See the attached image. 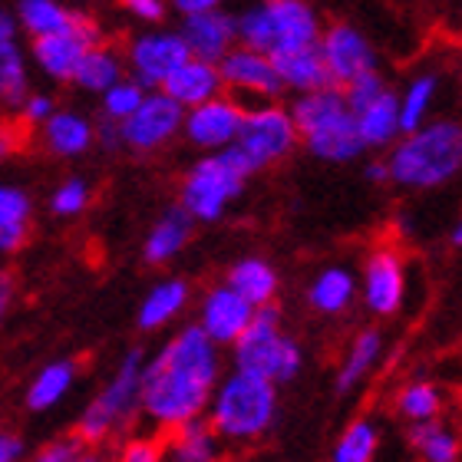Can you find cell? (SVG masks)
Listing matches in <instances>:
<instances>
[{"mask_svg": "<svg viewBox=\"0 0 462 462\" xmlns=\"http://www.w3.org/2000/svg\"><path fill=\"white\" fill-rule=\"evenodd\" d=\"M123 143L135 152H152L165 145L179 129H185V106L169 93H152L143 99L129 119H123Z\"/></svg>", "mask_w": 462, "mask_h": 462, "instance_id": "9", "label": "cell"}, {"mask_svg": "<svg viewBox=\"0 0 462 462\" xmlns=\"http://www.w3.org/2000/svg\"><path fill=\"white\" fill-rule=\"evenodd\" d=\"M291 113H294V123H298L308 152H314L318 159L350 162L366 149L364 139H360V129H356V116L340 87L300 93Z\"/></svg>", "mask_w": 462, "mask_h": 462, "instance_id": "4", "label": "cell"}, {"mask_svg": "<svg viewBox=\"0 0 462 462\" xmlns=\"http://www.w3.org/2000/svg\"><path fill=\"white\" fill-rule=\"evenodd\" d=\"M97 143V129L77 113H53L43 123V145L53 155H79Z\"/></svg>", "mask_w": 462, "mask_h": 462, "instance_id": "25", "label": "cell"}, {"mask_svg": "<svg viewBox=\"0 0 462 462\" xmlns=\"http://www.w3.org/2000/svg\"><path fill=\"white\" fill-rule=\"evenodd\" d=\"M182 37L189 40V47H192L195 57L218 63L228 50H235V40H238V20H231L228 14H218V10L185 14Z\"/></svg>", "mask_w": 462, "mask_h": 462, "instance_id": "17", "label": "cell"}, {"mask_svg": "<svg viewBox=\"0 0 462 462\" xmlns=\"http://www.w3.org/2000/svg\"><path fill=\"white\" fill-rule=\"evenodd\" d=\"M0 93L7 106H23L27 103V69L20 60V50L14 43V20L10 14H0Z\"/></svg>", "mask_w": 462, "mask_h": 462, "instance_id": "24", "label": "cell"}, {"mask_svg": "<svg viewBox=\"0 0 462 462\" xmlns=\"http://www.w3.org/2000/svg\"><path fill=\"white\" fill-rule=\"evenodd\" d=\"M396 410L403 420L410 423H423V420H439V410H443V393L436 383H426V380H413L406 383L396 396Z\"/></svg>", "mask_w": 462, "mask_h": 462, "instance_id": "35", "label": "cell"}, {"mask_svg": "<svg viewBox=\"0 0 462 462\" xmlns=\"http://www.w3.org/2000/svg\"><path fill=\"white\" fill-rule=\"evenodd\" d=\"M87 453V439L83 436H69V439H57V443L43 446L33 462H79Z\"/></svg>", "mask_w": 462, "mask_h": 462, "instance_id": "41", "label": "cell"}, {"mask_svg": "<svg viewBox=\"0 0 462 462\" xmlns=\"http://www.w3.org/2000/svg\"><path fill=\"white\" fill-rule=\"evenodd\" d=\"M344 93H346V103H350V109H354V116H356L360 109L370 106L380 93H386V87H383V79H380V73H376V69H370V73H364L360 79H354Z\"/></svg>", "mask_w": 462, "mask_h": 462, "instance_id": "40", "label": "cell"}, {"mask_svg": "<svg viewBox=\"0 0 462 462\" xmlns=\"http://www.w3.org/2000/svg\"><path fill=\"white\" fill-rule=\"evenodd\" d=\"M222 87H225V79H222L218 63L202 60V57H192L189 63H182V67L175 69L172 77L162 83L165 93L175 97L182 106H189V109L202 106V103L215 99L218 93H222Z\"/></svg>", "mask_w": 462, "mask_h": 462, "instance_id": "19", "label": "cell"}, {"mask_svg": "<svg viewBox=\"0 0 462 462\" xmlns=\"http://www.w3.org/2000/svg\"><path fill=\"white\" fill-rule=\"evenodd\" d=\"M89 202V189L83 179H69V182H63L53 192V199H50V208H53V215H60V218H69V215H79L83 208H87Z\"/></svg>", "mask_w": 462, "mask_h": 462, "instance_id": "39", "label": "cell"}, {"mask_svg": "<svg viewBox=\"0 0 462 462\" xmlns=\"http://www.w3.org/2000/svg\"><path fill=\"white\" fill-rule=\"evenodd\" d=\"M218 374H222V356L208 330L202 324L179 330L145 364L143 413L165 430L192 423L212 403Z\"/></svg>", "mask_w": 462, "mask_h": 462, "instance_id": "1", "label": "cell"}, {"mask_svg": "<svg viewBox=\"0 0 462 462\" xmlns=\"http://www.w3.org/2000/svg\"><path fill=\"white\" fill-rule=\"evenodd\" d=\"M79 462H103V459H99L97 453H83V459H79Z\"/></svg>", "mask_w": 462, "mask_h": 462, "instance_id": "49", "label": "cell"}, {"mask_svg": "<svg viewBox=\"0 0 462 462\" xmlns=\"http://www.w3.org/2000/svg\"><path fill=\"white\" fill-rule=\"evenodd\" d=\"M298 139H300V129L294 123V113L274 106V103L271 106L248 109L238 133L241 152L251 159L254 172L271 162H281L298 145Z\"/></svg>", "mask_w": 462, "mask_h": 462, "instance_id": "8", "label": "cell"}, {"mask_svg": "<svg viewBox=\"0 0 462 462\" xmlns=\"http://www.w3.org/2000/svg\"><path fill=\"white\" fill-rule=\"evenodd\" d=\"M17 17L30 37L67 33V30H77V23H79V14L63 10L57 0H20Z\"/></svg>", "mask_w": 462, "mask_h": 462, "instance_id": "29", "label": "cell"}, {"mask_svg": "<svg viewBox=\"0 0 462 462\" xmlns=\"http://www.w3.org/2000/svg\"><path fill=\"white\" fill-rule=\"evenodd\" d=\"M228 284L235 291H241L254 308H264L278 294V271L271 268L268 261L245 258L228 271Z\"/></svg>", "mask_w": 462, "mask_h": 462, "instance_id": "27", "label": "cell"}, {"mask_svg": "<svg viewBox=\"0 0 462 462\" xmlns=\"http://www.w3.org/2000/svg\"><path fill=\"white\" fill-rule=\"evenodd\" d=\"M264 7L271 14V23H274V40H278L274 50L314 47V43H320L324 30H320L314 10L304 0H264Z\"/></svg>", "mask_w": 462, "mask_h": 462, "instance_id": "20", "label": "cell"}, {"mask_svg": "<svg viewBox=\"0 0 462 462\" xmlns=\"http://www.w3.org/2000/svg\"><path fill=\"white\" fill-rule=\"evenodd\" d=\"M145 360L139 350H129L123 356L119 370L106 383V390L87 406V413L79 420V436L87 443H103L113 430L129 420L135 410H143V380H145Z\"/></svg>", "mask_w": 462, "mask_h": 462, "instance_id": "7", "label": "cell"}, {"mask_svg": "<svg viewBox=\"0 0 462 462\" xmlns=\"http://www.w3.org/2000/svg\"><path fill=\"white\" fill-rule=\"evenodd\" d=\"M23 459V439L4 433L0 436V462H20Z\"/></svg>", "mask_w": 462, "mask_h": 462, "instance_id": "45", "label": "cell"}, {"mask_svg": "<svg viewBox=\"0 0 462 462\" xmlns=\"http://www.w3.org/2000/svg\"><path fill=\"white\" fill-rule=\"evenodd\" d=\"M376 446H380L376 426L370 423V420H354V423L340 433L330 462H374Z\"/></svg>", "mask_w": 462, "mask_h": 462, "instance_id": "36", "label": "cell"}, {"mask_svg": "<svg viewBox=\"0 0 462 462\" xmlns=\"http://www.w3.org/2000/svg\"><path fill=\"white\" fill-rule=\"evenodd\" d=\"M380 354H383V334L374 328L360 330V334L354 337V344H350V350H346L344 364H340V370H337V393H350V390L374 370Z\"/></svg>", "mask_w": 462, "mask_h": 462, "instance_id": "26", "label": "cell"}, {"mask_svg": "<svg viewBox=\"0 0 462 462\" xmlns=\"http://www.w3.org/2000/svg\"><path fill=\"white\" fill-rule=\"evenodd\" d=\"M320 53L328 60L330 77L340 89H346L354 79H360L364 73H370L374 67V50L364 40L360 30H354L350 23H334L320 33Z\"/></svg>", "mask_w": 462, "mask_h": 462, "instance_id": "15", "label": "cell"}, {"mask_svg": "<svg viewBox=\"0 0 462 462\" xmlns=\"http://www.w3.org/2000/svg\"><path fill=\"white\" fill-rule=\"evenodd\" d=\"M366 179H370V182H386V179H393V175H390V162H370L366 165Z\"/></svg>", "mask_w": 462, "mask_h": 462, "instance_id": "47", "label": "cell"}, {"mask_svg": "<svg viewBox=\"0 0 462 462\" xmlns=\"http://www.w3.org/2000/svg\"><path fill=\"white\" fill-rule=\"evenodd\" d=\"M390 182L406 189H436L446 185L453 175L462 172V125L459 123H433L420 125L416 133H406L403 143L390 152Z\"/></svg>", "mask_w": 462, "mask_h": 462, "instance_id": "3", "label": "cell"}, {"mask_svg": "<svg viewBox=\"0 0 462 462\" xmlns=\"http://www.w3.org/2000/svg\"><path fill=\"white\" fill-rule=\"evenodd\" d=\"M162 459H165V446H159L155 439H129L119 449V459L116 462H162Z\"/></svg>", "mask_w": 462, "mask_h": 462, "instance_id": "42", "label": "cell"}, {"mask_svg": "<svg viewBox=\"0 0 462 462\" xmlns=\"http://www.w3.org/2000/svg\"><path fill=\"white\" fill-rule=\"evenodd\" d=\"M185 300H189V288H185V281L172 278V281H162V284H155L149 294H145L143 308H139V328L143 330H159L162 324L179 314L185 308Z\"/></svg>", "mask_w": 462, "mask_h": 462, "instance_id": "30", "label": "cell"}, {"mask_svg": "<svg viewBox=\"0 0 462 462\" xmlns=\"http://www.w3.org/2000/svg\"><path fill=\"white\" fill-rule=\"evenodd\" d=\"M453 245H456V248H462V215H459V222H456V228H453Z\"/></svg>", "mask_w": 462, "mask_h": 462, "instance_id": "48", "label": "cell"}, {"mask_svg": "<svg viewBox=\"0 0 462 462\" xmlns=\"http://www.w3.org/2000/svg\"><path fill=\"white\" fill-rule=\"evenodd\" d=\"M235 366L271 383H291L304 366V350L281 330V314L274 304H264L254 314V324L235 344Z\"/></svg>", "mask_w": 462, "mask_h": 462, "instance_id": "6", "label": "cell"}, {"mask_svg": "<svg viewBox=\"0 0 462 462\" xmlns=\"http://www.w3.org/2000/svg\"><path fill=\"white\" fill-rule=\"evenodd\" d=\"M354 294H356L354 274L344 268L320 271L308 291L310 304H314V310H320V314H340V310H346L350 300H354Z\"/></svg>", "mask_w": 462, "mask_h": 462, "instance_id": "32", "label": "cell"}, {"mask_svg": "<svg viewBox=\"0 0 462 462\" xmlns=\"http://www.w3.org/2000/svg\"><path fill=\"white\" fill-rule=\"evenodd\" d=\"M119 77H123L119 53H113L109 47L97 43V47H89V53L83 57L73 83H79V87L89 89V93H106L109 87L119 83Z\"/></svg>", "mask_w": 462, "mask_h": 462, "instance_id": "34", "label": "cell"}, {"mask_svg": "<svg viewBox=\"0 0 462 462\" xmlns=\"http://www.w3.org/2000/svg\"><path fill=\"white\" fill-rule=\"evenodd\" d=\"M133 17H139V20H162L165 17V4L162 0H119Z\"/></svg>", "mask_w": 462, "mask_h": 462, "instance_id": "43", "label": "cell"}, {"mask_svg": "<svg viewBox=\"0 0 462 462\" xmlns=\"http://www.w3.org/2000/svg\"><path fill=\"white\" fill-rule=\"evenodd\" d=\"M248 109L228 97H215L202 106H192L185 113V135L189 143L202 145V149H225V145L238 143L241 123H245Z\"/></svg>", "mask_w": 462, "mask_h": 462, "instance_id": "13", "label": "cell"}, {"mask_svg": "<svg viewBox=\"0 0 462 462\" xmlns=\"http://www.w3.org/2000/svg\"><path fill=\"white\" fill-rule=\"evenodd\" d=\"M271 60H274V67H278L284 87L298 89V93H314V89L337 87L334 77H330L328 60H324V53H320V43H314V47L274 50Z\"/></svg>", "mask_w": 462, "mask_h": 462, "instance_id": "18", "label": "cell"}, {"mask_svg": "<svg viewBox=\"0 0 462 462\" xmlns=\"http://www.w3.org/2000/svg\"><path fill=\"white\" fill-rule=\"evenodd\" d=\"M30 228V199L23 189L4 185L0 189V248L17 251L27 241Z\"/></svg>", "mask_w": 462, "mask_h": 462, "instance_id": "33", "label": "cell"}, {"mask_svg": "<svg viewBox=\"0 0 462 462\" xmlns=\"http://www.w3.org/2000/svg\"><path fill=\"white\" fill-rule=\"evenodd\" d=\"M436 97V77H420L406 87V97L400 103V123H403V133H416L420 123H423L426 109Z\"/></svg>", "mask_w": 462, "mask_h": 462, "instance_id": "37", "label": "cell"}, {"mask_svg": "<svg viewBox=\"0 0 462 462\" xmlns=\"http://www.w3.org/2000/svg\"><path fill=\"white\" fill-rule=\"evenodd\" d=\"M172 4L182 10V14H199V10H215L218 0H172Z\"/></svg>", "mask_w": 462, "mask_h": 462, "instance_id": "46", "label": "cell"}, {"mask_svg": "<svg viewBox=\"0 0 462 462\" xmlns=\"http://www.w3.org/2000/svg\"><path fill=\"white\" fill-rule=\"evenodd\" d=\"M192 57L195 53L182 33H149V37L133 40L129 47V63L143 87H162Z\"/></svg>", "mask_w": 462, "mask_h": 462, "instance_id": "12", "label": "cell"}, {"mask_svg": "<svg viewBox=\"0 0 462 462\" xmlns=\"http://www.w3.org/2000/svg\"><path fill=\"white\" fill-rule=\"evenodd\" d=\"M218 430L212 420H192L175 430V436L165 446V459L169 462H218Z\"/></svg>", "mask_w": 462, "mask_h": 462, "instance_id": "22", "label": "cell"}, {"mask_svg": "<svg viewBox=\"0 0 462 462\" xmlns=\"http://www.w3.org/2000/svg\"><path fill=\"white\" fill-rule=\"evenodd\" d=\"M143 83L135 79V83H116V87H109L106 93H103V116H109V119H116V123H123V119H129V116L135 113V109L143 106Z\"/></svg>", "mask_w": 462, "mask_h": 462, "instance_id": "38", "label": "cell"}, {"mask_svg": "<svg viewBox=\"0 0 462 462\" xmlns=\"http://www.w3.org/2000/svg\"><path fill=\"white\" fill-rule=\"evenodd\" d=\"M50 116H53V103H50V97H30L27 103H23V123H47Z\"/></svg>", "mask_w": 462, "mask_h": 462, "instance_id": "44", "label": "cell"}, {"mask_svg": "<svg viewBox=\"0 0 462 462\" xmlns=\"http://www.w3.org/2000/svg\"><path fill=\"white\" fill-rule=\"evenodd\" d=\"M278 383L248 370H231L222 383L215 386L208 420L228 443H254L268 433L278 420Z\"/></svg>", "mask_w": 462, "mask_h": 462, "instance_id": "2", "label": "cell"}, {"mask_svg": "<svg viewBox=\"0 0 462 462\" xmlns=\"http://www.w3.org/2000/svg\"><path fill=\"white\" fill-rule=\"evenodd\" d=\"M192 212L185 208L182 202L175 205V208H169V212L155 222V228L149 231V238H145V261L149 264H165L169 258H175L179 251L189 245V235H192Z\"/></svg>", "mask_w": 462, "mask_h": 462, "instance_id": "21", "label": "cell"}, {"mask_svg": "<svg viewBox=\"0 0 462 462\" xmlns=\"http://www.w3.org/2000/svg\"><path fill=\"white\" fill-rule=\"evenodd\" d=\"M73 380H77V364L73 360H53V364H47L30 380L27 406L33 413H43V410H50V406L60 403L67 396Z\"/></svg>", "mask_w": 462, "mask_h": 462, "instance_id": "28", "label": "cell"}, {"mask_svg": "<svg viewBox=\"0 0 462 462\" xmlns=\"http://www.w3.org/2000/svg\"><path fill=\"white\" fill-rule=\"evenodd\" d=\"M254 314L258 308L225 281L205 294L202 308H199V324L208 330V337L218 346H235L245 337V330L254 324Z\"/></svg>", "mask_w": 462, "mask_h": 462, "instance_id": "11", "label": "cell"}, {"mask_svg": "<svg viewBox=\"0 0 462 462\" xmlns=\"http://www.w3.org/2000/svg\"><path fill=\"white\" fill-rule=\"evenodd\" d=\"M410 443L423 462H459L462 443L453 430H446L439 420H423L410 426Z\"/></svg>", "mask_w": 462, "mask_h": 462, "instance_id": "31", "label": "cell"}, {"mask_svg": "<svg viewBox=\"0 0 462 462\" xmlns=\"http://www.w3.org/2000/svg\"><path fill=\"white\" fill-rule=\"evenodd\" d=\"M364 304L376 318H390L403 308L406 278L403 258L393 248H376L364 264Z\"/></svg>", "mask_w": 462, "mask_h": 462, "instance_id": "14", "label": "cell"}, {"mask_svg": "<svg viewBox=\"0 0 462 462\" xmlns=\"http://www.w3.org/2000/svg\"><path fill=\"white\" fill-rule=\"evenodd\" d=\"M400 103H403V99H396L393 93L386 89V93H380L370 106L356 113V129H360V139H364L366 149H383V145L393 143L396 133H403Z\"/></svg>", "mask_w": 462, "mask_h": 462, "instance_id": "23", "label": "cell"}, {"mask_svg": "<svg viewBox=\"0 0 462 462\" xmlns=\"http://www.w3.org/2000/svg\"><path fill=\"white\" fill-rule=\"evenodd\" d=\"M254 172V165L238 143L225 145L215 155L202 159L182 182V205L199 222H215L222 218L231 199H238L245 189V179Z\"/></svg>", "mask_w": 462, "mask_h": 462, "instance_id": "5", "label": "cell"}, {"mask_svg": "<svg viewBox=\"0 0 462 462\" xmlns=\"http://www.w3.org/2000/svg\"><path fill=\"white\" fill-rule=\"evenodd\" d=\"M218 69H222L225 87L235 89V93H254V97L271 99L284 89V79H281L271 53H261V50H251V47L228 50L218 60Z\"/></svg>", "mask_w": 462, "mask_h": 462, "instance_id": "16", "label": "cell"}, {"mask_svg": "<svg viewBox=\"0 0 462 462\" xmlns=\"http://www.w3.org/2000/svg\"><path fill=\"white\" fill-rule=\"evenodd\" d=\"M99 43V27L97 20L79 14L77 30L67 33H50V37H33V57H37L40 69L53 79H77V69L89 47Z\"/></svg>", "mask_w": 462, "mask_h": 462, "instance_id": "10", "label": "cell"}]
</instances>
